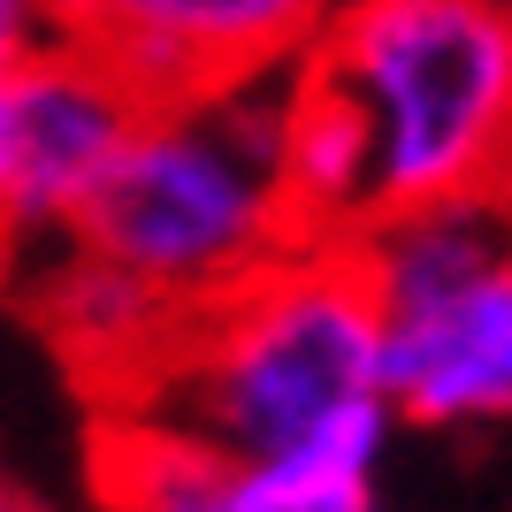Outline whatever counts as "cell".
Instances as JSON below:
<instances>
[{
	"label": "cell",
	"mask_w": 512,
	"mask_h": 512,
	"mask_svg": "<svg viewBox=\"0 0 512 512\" xmlns=\"http://www.w3.org/2000/svg\"><path fill=\"white\" fill-rule=\"evenodd\" d=\"M115 406L230 451L276 490L375 482L398 406L383 375V306L360 253L321 237L291 245L176 321L169 352Z\"/></svg>",
	"instance_id": "obj_1"
},
{
	"label": "cell",
	"mask_w": 512,
	"mask_h": 512,
	"mask_svg": "<svg viewBox=\"0 0 512 512\" xmlns=\"http://www.w3.org/2000/svg\"><path fill=\"white\" fill-rule=\"evenodd\" d=\"M283 92L291 77L153 100L77 222V245L176 314H199L306 245L283 192Z\"/></svg>",
	"instance_id": "obj_2"
},
{
	"label": "cell",
	"mask_w": 512,
	"mask_h": 512,
	"mask_svg": "<svg viewBox=\"0 0 512 512\" xmlns=\"http://www.w3.org/2000/svg\"><path fill=\"white\" fill-rule=\"evenodd\" d=\"M306 69L367 115L383 207L512 184V0H337Z\"/></svg>",
	"instance_id": "obj_3"
},
{
	"label": "cell",
	"mask_w": 512,
	"mask_h": 512,
	"mask_svg": "<svg viewBox=\"0 0 512 512\" xmlns=\"http://www.w3.org/2000/svg\"><path fill=\"white\" fill-rule=\"evenodd\" d=\"M146 107V92L77 31H54L0 85V260L39 268L62 253Z\"/></svg>",
	"instance_id": "obj_4"
},
{
	"label": "cell",
	"mask_w": 512,
	"mask_h": 512,
	"mask_svg": "<svg viewBox=\"0 0 512 512\" xmlns=\"http://www.w3.org/2000/svg\"><path fill=\"white\" fill-rule=\"evenodd\" d=\"M329 16L337 0H54V23L100 46L146 100L291 77Z\"/></svg>",
	"instance_id": "obj_5"
},
{
	"label": "cell",
	"mask_w": 512,
	"mask_h": 512,
	"mask_svg": "<svg viewBox=\"0 0 512 512\" xmlns=\"http://www.w3.org/2000/svg\"><path fill=\"white\" fill-rule=\"evenodd\" d=\"M383 375L406 421H512V268L428 314L383 321Z\"/></svg>",
	"instance_id": "obj_6"
},
{
	"label": "cell",
	"mask_w": 512,
	"mask_h": 512,
	"mask_svg": "<svg viewBox=\"0 0 512 512\" xmlns=\"http://www.w3.org/2000/svg\"><path fill=\"white\" fill-rule=\"evenodd\" d=\"M352 253L375 283L383 321L428 314V306H444L512 268V184L421 199V207H383L352 237Z\"/></svg>",
	"instance_id": "obj_7"
},
{
	"label": "cell",
	"mask_w": 512,
	"mask_h": 512,
	"mask_svg": "<svg viewBox=\"0 0 512 512\" xmlns=\"http://www.w3.org/2000/svg\"><path fill=\"white\" fill-rule=\"evenodd\" d=\"M283 192H291L299 237H321V245H352L383 214L367 115L321 69H291V92H283Z\"/></svg>",
	"instance_id": "obj_8"
},
{
	"label": "cell",
	"mask_w": 512,
	"mask_h": 512,
	"mask_svg": "<svg viewBox=\"0 0 512 512\" xmlns=\"http://www.w3.org/2000/svg\"><path fill=\"white\" fill-rule=\"evenodd\" d=\"M107 490L123 512H276V482L260 467L130 413L107 428Z\"/></svg>",
	"instance_id": "obj_9"
},
{
	"label": "cell",
	"mask_w": 512,
	"mask_h": 512,
	"mask_svg": "<svg viewBox=\"0 0 512 512\" xmlns=\"http://www.w3.org/2000/svg\"><path fill=\"white\" fill-rule=\"evenodd\" d=\"M54 31H62V23H54V0H0V85H8Z\"/></svg>",
	"instance_id": "obj_10"
},
{
	"label": "cell",
	"mask_w": 512,
	"mask_h": 512,
	"mask_svg": "<svg viewBox=\"0 0 512 512\" xmlns=\"http://www.w3.org/2000/svg\"><path fill=\"white\" fill-rule=\"evenodd\" d=\"M276 512H375V482H299L276 490Z\"/></svg>",
	"instance_id": "obj_11"
}]
</instances>
